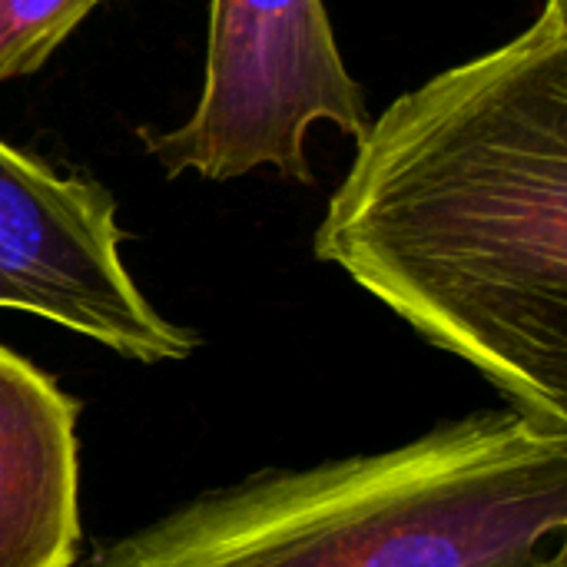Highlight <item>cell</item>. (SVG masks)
<instances>
[{
	"mask_svg": "<svg viewBox=\"0 0 567 567\" xmlns=\"http://www.w3.org/2000/svg\"><path fill=\"white\" fill-rule=\"evenodd\" d=\"M538 567H567L565 565V548H555V551H551V555H548V558H545V561H542Z\"/></svg>",
	"mask_w": 567,
	"mask_h": 567,
	"instance_id": "7",
	"label": "cell"
},
{
	"mask_svg": "<svg viewBox=\"0 0 567 567\" xmlns=\"http://www.w3.org/2000/svg\"><path fill=\"white\" fill-rule=\"evenodd\" d=\"M80 405L0 346V567H73Z\"/></svg>",
	"mask_w": 567,
	"mask_h": 567,
	"instance_id": "5",
	"label": "cell"
},
{
	"mask_svg": "<svg viewBox=\"0 0 567 567\" xmlns=\"http://www.w3.org/2000/svg\"><path fill=\"white\" fill-rule=\"evenodd\" d=\"M316 123L362 140L372 116L346 70L322 0H213L206 80L176 130H140L166 176L226 183L269 166L312 183L306 136Z\"/></svg>",
	"mask_w": 567,
	"mask_h": 567,
	"instance_id": "3",
	"label": "cell"
},
{
	"mask_svg": "<svg viewBox=\"0 0 567 567\" xmlns=\"http://www.w3.org/2000/svg\"><path fill=\"white\" fill-rule=\"evenodd\" d=\"M565 528L567 429L505 409L206 492L86 567H538Z\"/></svg>",
	"mask_w": 567,
	"mask_h": 567,
	"instance_id": "2",
	"label": "cell"
},
{
	"mask_svg": "<svg viewBox=\"0 0 567 567\" xmlns=\"http://www.w3.org/2000/svg\"><path fill=\"white\" fill-rule=\"evenodd\" d=\"M316 256L567 429V0L369 123Z\"/></svg>",
	"mask_w": 567,
	"mask_h": 567,
	"instance_id": "1",
	"label": "cell"
},
{
	"mask_svg": "<svg viewBox=\"0 0 567 567\" xmlns=\"http://www.w3.org/2000/svg\"><path fill=\"white\" fill-rule=\"evenodd\" d=\"M116 199L0 140V309L86 336L133 362L186 359L196 339L166 322L120 256Z\"/></svg>",
	"mask_w": 567,
	"mask_h": 567,
	"instance_id": "4",
	"label": "cell"
},
{
	"mask_svg": "<svg viewBox=\"0 0 567 567\" xmlns=\"http://www.w3.org/2000/svg\"><path fill=\"white\" fill-rule=\"evenodd\" d=\"M103 0H0V83L37 73Z\"/></svg>",
	"mask_w": 567,
	"mask_h": 567,
	"instance_id": "6",
	"label": "cell"
}]
</instances>
